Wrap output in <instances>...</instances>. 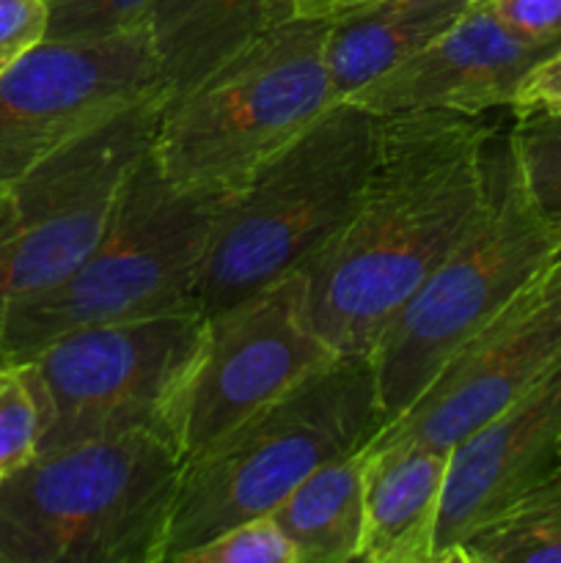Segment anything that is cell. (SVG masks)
I'll return each mask as SVG.
<instances>
[{
    "mask_svg": "<svg viewBox=\"0 0 561 563\" xmlns=\"http://www.w3.org/2000/svg\"><path fill=\"white\" fill-rule=\"evenodd\" d=\"M504 141L487 115H380L377 157L355 209L297 269L314 328L339 355H372L454 251L493 196Z\"/></svg>",
    "mask_w": 561,
    "mask_h": 563,
    "instance_id": "cell-1",
    "label": "cell"
},
{
    "mask_svg": "<svg viewBox=\"0 0 561 563\" xmlns=\"http://www.w3.org/2000/svg\"><path fill=\"white\" fill-rule=\"evenodd\" d=\"M328 20L286 16L264 27L201 82L165 97L152 154L185 192L234 198L264 163L339 104L324 69Z\"/></svg>",
    "mask_w": 561,
    "mask_h": 563,
    "instance_id": "cell-2",
    "label": "cell"
},
{
    "mask_svg": "<svg viewBox=\"0 0 561 563\" xmlns=\"http://www.w3.org/2000/svg\"><path fill=\"white\" fill-rule=\"evenodd\" d=\"M385 427L372 361L341 355L185 460L165 563L237 522L273 515L317 467L355 454Z\"/></svg>",
    "mask_w": 561,
    "mask_h": 563,
    "instance_id": "cell-3",
    "label": "cell"
},
{
    "mask_svg": "<svg viewBox=\"0 0 561 563\" xmlns=\"http://www.w3.org/2000/svg\"><path fill=\"white\" fill-rule=\"evenodd\" d=\"M182 465L146 432L36 454L0 478V563H165Z\"/></svg>",
    "mask_w": 561,
    "mask_h": 563,
    "instance_id": "cell-4",
    "label": "cell"
},
{
    "mask_svg": "<svg viewBox=\"0 0 561 563\" xmlns=\"http://www.w3.org/2000/svg\"><path fill=\"white\" fill-rule=\"evenodd\" d=\"M229 201L179 190L143 154L86 262L3 313L0 361H31L72 330L198 311L204 258Z\"/></svg>",
    "mask_w": 561,
    "mask_h": 563,
    "instance_id": "cell-5",
    "label": "cell"
},
{
    "mask_svg": "<svg viewBox=\"0 0 561 563\" xmlns=\"http://www.w3.org/2000/svg\"><path fill=\"white\" fill-rule=\"evenodd\" d=\"M380 146V115L324 110L220 212L198 278L204 317L297 273L355 209Z\"/></svg>",
    "mask_w": 561,
    "mask_h": 563,
    "instance_id": "cell-6",
    "label": "cell"
},
{
    "mask_svg": "<svg viewBox=\"0 0 561 563\" xmlns=\"http://www.w3.org/2000/svg\"><path fill=\"white\" fill-rule=\"evenodd\" d=\"M559 253L561 220L544 218L534 207L506 135L487 207L369 355L385 423L427 388L468 335L493 319Z\"/></svg>",
    "mask_w": 561,
    "mask_h": 563,
    "instance_id": "cell-7",
    "label": "cell"
},
{
    "mask_svg": "<svg viewBox=\"0 0 561 563\" xmlns=\"http://www.w3.org/2000/svg\"><path fill=\"white\" fill-rule=\"evenodd\" d=\"M201 330L204 313H168L72 330L36 352L28 363L44 405L38 454L138 432L174 445Z\"/></svg>",
    "mask_w": 561,
    "mask_h": 563,
    "instance_id": "cell-8",
    "label": "cell"
},
{
    "mask_svg": "<svg viewBox=\"0 0 561 563\" xmlns=\"http://www.w3.org/2000/svg\"><path fill=\"white\" fill-rule=\"evenodd\" d=\"M163 99L132 104L16 181L14 214L0 229V322L14 302L53 289L97 247L148 152Z\"/></svg>",
    "mask_w": 561,
    "mask_h": 563,
    "instance_id": "cell-9",
    "label": "cell"
},
{
    "mask_svg": "<svg viewBox=\"0 0 561 563\" xmlns=\"http://www.w3.org/2000/svg\"><path fill=\"white\" fill-rule=\"evenodd\" d=\"M341 357L317 333L306 284L292 273L204 317L201 344L176 407L182 462Z\"/></svg>",
    "mask_w": 561,
    "mask_h": 563,
    "instance_id": "cell-10",
    "label": "cell"
},
{
    "mask_svg": "<svg viewBox=\"0 0 561 563\" xmlns=\"http://www.w3.org/2000/svg\"><path fill=\"white\" fill-rule=\"evenodd\" d=\"M165 97L146 27L91 42L44 38L0 75V192L72 141Z\"/></svg>",
    "mask_w": 561,
    "mask_h": 563,
    "instance_id": "cell-11",
    "label": "cell"
},
{
    "mask_svg": "<svg viewBox=\"0 0 561 563\" xmlns=\"http://www.w3.org/2000/svg\"><path fill=\"white\" fill-rule=\"evenodd\" d=\"M561 363V253L468 335L374 438L449 451Z\"/></svg>",
    "mask_w": 561,
    "mask_h": 563,
    "instance_id": "cell-12",
    "label": "cell"
},
{
    "mask_svg": "<svg viewBox=\"0 0 561 563\" xmlns=\"http://www.w3.org/2000/svg\"><path fill=\"white\" fill-rule=\"evenodd\" d=\"M559 44L528 42L512 33L484 0H471L432 44L346 102L377 115L416 110L487 115L509 108L522 75Z\"/></svg>",
    "mask_w": 561,
    "mask_h": 563,
    "instance_id": "cell-13",
    "label": "cell"
},
{
    "mask_svg": "<svg viewBox=\"0 0 561 563\" xmlns=\"http://www.w3.org/2000/svg\"><path fill=\"white\" fill-rule=\"evenodd\" d=\"M561 363L449 449L435 563L561 465Z\"/></svg>",
    "mask_w": 561,
    "mask_h": 563,
    "instance_id": "cell-14",
    "label": "cell"
},
{
    "mask_svg": "<svg viewBox=\"0 0 561 563\" xmlns=\"http://www.w3.org/2000/svg\"><path fill=\"white\" fill-rule=\"evenodd\" d=\"M449 451L372 438L363 449L361 563H435Z\"/></svg>",
    "mask_w": 561,
    "mask_h": 563,
    "instance_id": "cell-15",
    "label": "cell"
},
{
    "mask_svg": "<svg viewBox=\"0 0 561 563\" xmlns=\"http://www.w3.org/2000/svg\"><path fill=\"white\" fill-rule=\"evenodd\" d=\"M471 0H377L328 20L324 69L336 102L432 44Z\"/></svg>",
    "mask_w": 561,
    "mask_h": 563,
    "instance_id": "cell-16",
    "label": "cell"
},
{
    "mask_svg": "<svg viewBox=\"0 0 561 563\" xmlns=\"http://www.w3.org/2000/svg\"><path fill=\"white\" fill-rule=\"evenodd\" d=\"M280 20V0H154L143 27L165 97L201 82L264 27Z\"/></svg>",
    "mask_w": 561,
    "mask_h": 563,
    "instance_id": "cell-17",
    "label": "cell"
},
{
    "mask_svg": "<svg viewBox=\"0 0 561 563\" xmlns=\"http://www.w3.org/2000/svg\"><path fill=\"white\" fill-rule=\"evenodd\" d=\"M297 563H350L363 542V449L324 462L275 506Z\"/></svg>",
    "mask_w": 561,
    "mask_h": 563,
    "instance_id": "cell-18",
    "label": "cell"
},
{
    "mask_svg": "<svg viewBox=\"0 0 561 563\" xmlns=\"http://www.w3.org/2000/svg\"><path fill=\"white\" fill-rule=\"evenodd\" d=\"M449 563H561V465L473 528Z\"/></svg>",
    "mask_w": 561,
    "mask_h": 563,
    "instance_id": "cell-19",
    "label": "cell"
},
{
    "mask_svg": "<svg viewBox=\"0 0 561 563\" xmlns=\"http://www.w3.org/2000/svg\"><path fill=\"white\" fill-rule=\"evenodd\" d=\"M44 405L28 361H0V478L38 454Z\"/></svg>",
    "mask_w": 561,
    "mask_h": 563,
    "instance_id": "cell-20",
    "label": "cell"
},
{
    "mask_svg": "<svg viewBox=\"0 0 561 563\" xmlns=\"http://www.w3.org/2000/svg\"><path fill=\"white\" fill-rule=\"evenodd\" d=\"M509 146L534 207L561 220V115L515 119Z\"/></svg>",
    "mask_w": 561,
    "mask_h": 563,
    "instance_id": "cell-21",
    "label": "cell"
},
{
    "mask_svg": "<svg viewBox=\"0 0 561 563\" xmlns=\"http://www.w3.org/2000/svg\"><path fill=\"white\" fill-rule=\"evenodd\" d=\"M47 38L91 42L146 25L154 0H47Z\"/></svg>",
    "mask_w": 561,
    "mask_h": 563,
    "instance_id": "cell-22",
    "label": "cell"
},
{
    "mask_svg": "<svg viewBox=\"0 0 561 563\" xmlns=\"http://www.w3.org/2000/svg\"><path fill=\"white\" fill-rule=\"evenodd\" d=\"M179 563H297V555L275 517L262 515L226 528Z\"/></svg>",
    "mask_w": 561,
    "mask_h": 563,
    "instance_id": "cell-23",
    "label": "cell"
},
{
    "mask_svg": "<svg viewBox=\"0 0 561 563\" xmlns=\"http://www.w3.org/2000/svg\"><path fill=\"white\" fill-rule=\"evenodd\" d=\"M47 0H0V75L47 38Z\"/></svg>",
    "mask_w": 561,
    "mask_h": 563,
    "instance_id": "cell-24",
    "label": "cell"
},
{
    "mask_svg": "<svg viewBox=\"0 0 561 563\" xmlns=\"http://www.w3.org/2000/svg\"><path fill=\"white\" fill-rule=\"evenodd\" d=\"M509 110L515 113V119L561 115V44L522 75Z\"/></svg>",
    "mask_w": 561,
    "mask_h": 563,
    "instance_id": "cell-25",
    "label": "cell"
},
{
    "mask_svg": "<svg viewBox=\"0 0 561 563\" xmlns=\"http://www.w3.org/2000/svg\"><path fill=\"white\" fill-rule=\"evenodd\" d=\"M517 36L537 44L561 42V0H484Z\"/></svg>",
    "mask_w": 561,
    "mask_h": 563,
    "instance_id": "cell-26",
    "label": "cell"
},
{
    "mask_svg": "<svg viewBox=\"0 0 561 563\" xmlns=\"http://www.w3.org/2000/svg\"><path fill=\"white\" fill-rule=\"evenodd\" d=\"M377 3V0H311V3L302 5L295 16H314V20H330L336 14H344V11L358 9V5Z\"/></svg>",
    "mask_w": 561,
    "mask_h": 563,
    "instance_id": "cell-27",
    "label": "cell"
},
{
    "mask_svg": "<svg viewBox=\"0 0 561 563\" xmlns=\"http://www.w3.org/2000/svg\"><path fill=\"white\" fill-rule=\"evenodd\" d=\"M14 214V196L11 192H0V229L11 220Z\"/></svg>",
    "mask_w": 561,
    "mask_h": 563,
    "instance_id": "cell-28",
    "label": "cell"
},
{
    "mask_svg": "<svg viewBox=\"0 0 561 563\" xmlns=\"http://www.w3.org/2000/svg\"><path fill=\"white\" fill-rule=\"evenodd\" d=\"M306 3H311V0H280V14H284V20L286 16H295Z\"/></svg>",
    "mask_w": 561,
    "mask_h": 563,
    "instance_id": "cell-29",
    "label": "cell"
},
{
    "mask_svg": "<svg viewBox=\"0 0 561 563\" xmlns=\"http://www.w3.org/2000/svg\"><path fill=\"white\" fill-rule=\"evenodd\" d=\"M559 451H561V449H559Z\"/></svg>",
    "mask_w": 561,
    "mask_h": 563,
    "instance_id": "cell-30",
    "label": "cell"
}]
</instances>
